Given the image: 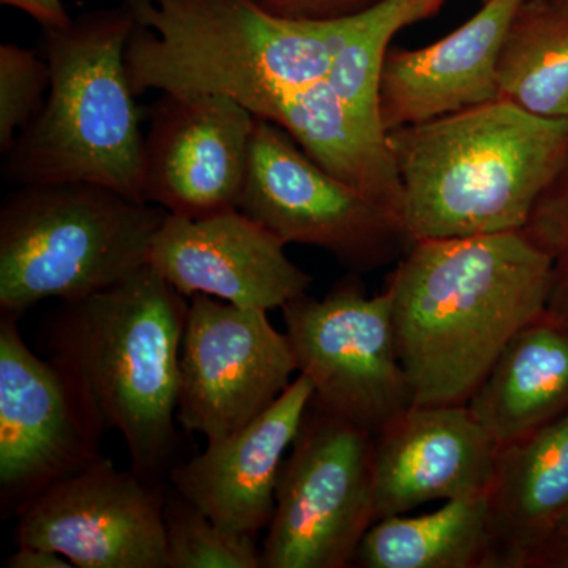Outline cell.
I'll list each match as a JSON object with an SVG mask.
<instances>
[{"label":"cell","instance_id":"obj_14","mask_svg":"<svg viewBox=\"0 0 568 568\" xmlns=\"http://www.w3.org/2000/svg\"><path fill=\"white\" fill-rule=\"evenodd\" d=\"M284 246L241 209L201 219L168 213L153 239L149 265L186 298L204 294L271 312L308 293L313 283Z\"/></svg>","mask_w":568,"mask_h":568},{"label":"cell","instance_id":"obj_8","mask_svg":"<svg viewBox=\"0 0 568 568\" xmlns=\"http://www.w3.org/2000/svg\"><path fill=\"white\" fill-rule=\"evenodd\" d=\"M298 375L313 403L377 435L414 405L396 345L390 295H369L355 275L323 298L308 294L282 308Z\"/></svg>","mask_w":568,"mask_h":568},{"label":"cell","instance_id":"obj_12","mask_svg":"<svg viewBox=\"0 0 568 568\" xmlns=\"http://www.w3.org/2000/svg\"><path fill=\"white\" fill-rule=\"evenodd\" d=\"M164 499L156 481L100 457L29 500L14 541L78 568H166Z\"/></svg>","mask_w":568,"mask_h":568},{"label":"cell","instance_id":"obj_3","mask_svg":"<svg viewBox=\"0 0 568 568\" xmlns=\"http://www.w3.org/2000/svg\"><path fill=\"white\" fill-rule=\"evenodd\" d=\"M190 298L152 265L100 293L62 302L47 327L50 358L121 433L132 469L156 481L178 432L181 349Z\"/></svg>","mask_w":568,"mask_h":568},{"label":"cell","instance_id":"obj_17","mask_svg":"<svg viewBox=\"0 0 568 568\" xmlns=\"http://www.w3.org/2000/svg\"><path fill=\"white\" fill-rule=\"evenodd\" d=\"M525 0H487L465 24L418 50H390L381 73L386 132L497 100L500 44Z\"/></svg>","mask_w":568,"mask_h":568},{"label":"cell","instance_id":"obj_13","mask_svg":"<svg viewBox=\"0 0 568 568\" xmlns=\"http://www.w3.org/2000/svg\"><path fill=\"white\" fill-rule=\"evenodd\" d=\"M254 125L222 93H160L144 134L142 200L185 219L239 209Z\"/></svg>","mask_w":568,"mask_h":568},{"label":"cell","instance_id":"obj_31","mask_svg":"<svg viewBox=\"0 0 568 568\" xmlns=\"http://www.w3.org/2000/svg\"><path fill=\"white\" fill-rule=\"evenodd\" d=\"M567 536H568V514L566 515V518L562 519V523H560L559 528H558V530H556L555 537H552L551 540H555V538L567 537ZM551 540H549V541H551ZM549 541H548V544H549ZM547 545H545V547H547Z\"/></svg>","mask_w":568,"mask_h":568},{"label":"cell","instance_id":"obj_22","mask_svg":"<svg viewBox=\"0 0 568 568\" xmlns=\"http://www.w3.org/2000/svg\"><path fill=\"white\" fill-rule=\"evenodd\" d=\"M497 100L540 118H568V3L525 0L500 44Z\"/></svg>","mask_w":568,"mask_h":568},{"label":"cell","instance_id":"obj_11","mask_svg":"<svg viewBox=\"0 0 568 568\" xmlns=\"http://www.w3.org/2000/svg\"><path fill=\"white\" fill-rule=\"evenodd\" d=\"M18 321H0V500L9 515L102 457L104 433L61 366L32 353Z\"/></svg>","mask_w":568,"mask_h":568},{"label":"cell","instance_id":"obj_33","mask_svg":"<svg viewBox=\"0 0 568 568\" xmlns=\"http://www.w3.org/2000/svg\"><path fill=\"white\" fill-rule=\"evenodd\" d=\"M481 3L487 2V0H480Z\"/></svg>","mask_w":568,"mask_h":568},{"label":"cell","instance_id":"obj_2","mask_svg":"<svg viewBox=\"0 0 568 568\" xmlns=\"http://www.w3.org/2000/svg\"><path fill=\"white\" fill-rule=\"evenodd\" d=\"M410 244L521 231L568 163V118L495 100L387 132Z\"/></svg>","mask_w":568,"mask_h":568},{"label":"cell","instance_id":"obj_28","mask_svg":"<svg viewBox=\"0 0 568 568\" xmlns=\"http://www.w3.org/2000/svg\"><path fill=\"white\" fill-rule=\"evenodd\" d=\"M2 6L11 7L31 17L41 29L67 28L73 18L67 13L62 0H0Z\"/></svg>","mask_w":568,"mask_h":568},{"label":"cell","instance_id":"obj_26","mask_svg":"<svg viewBox=\"0 0 568 568\" xmlns=\"http://www.w3.org/2000/svg\"><path fill=\"white\" fill-rule=\"evenodd\" d=\"M521 231L551 263L548 312L568 323V163L541 194Z\"/></svg>","mask_w":568,"mask_h":568},{"label":"cell","instance_id":"obj_30","mask_svg":"<svg viewBox=\"0 0 568 568\" xmlns=\"http://www.w3.org/2000/svg\"><path fill=\"white\" fill-rule=\"evenodd\" d=\"M528 568H568V536L549 541L534 556Z\"/></svg>","mask_w":568,"mask_h":568},{"label":"cell","instance_id":"obj_6","mask_svg":"<svg viewBox=\"0 0 568 568\" xmlns=\"http://www.w3.org/2000/svg\"><path fill=\"white\" fill-rule=\"evenodd\" d=\"M168 212L93 183L18 186L0 211V315L78 301L149 264Z\"/></svg>","mask_w":568,"mask_h":568},{"label":"cell","instance_id":"obj_18","mask_svg":"<svg viewBox=\"0 0 568 568\" xmlns=\"http://www.w3.org/2000/svg\"><path fill=\"white\" fill-rule=\"evenodd\" d=\"M488 504L497 568H528L568 514V414L499 448Z\"/></svg>","mask_w":568,"mask_h":568},{"label":"cell","instance_id":"obj_1","mask_svg":"<svg viewBox=\"0 0 568 568\" xmlns=\"http://www.w3.org/2000/svg\"><path fill=\"white\" fill-rule=\"evenodd\" d=\"M384 290L414 405H467L510 339L547 312L551 263L523 231L424 239Z\"/></svg>","mask_w":568,"mask_h":568},{"label":"cell","instance_id":"obj_4","mask_svg":"<svg viewBox=\"0 0 568 568\" xmlns=\"http://www.w3.org/2000/svg\"><path fill=\"white\" fill-rule=\"evenodd\" d=\"M136 26L125 51L138 95L222 93L261 119L282 97L328 80L345 18L275 17L250 0H123Z\"/></svg>","mask_w":568,"mask_h":568},{"label":"cell","instance_id":"obj_19","mask_svg":"<svg viewBox=\"0 0 568 568\" xmlns=\"http://www.w3.org/2000/svg\"><path fill=\"white\" fill-rule=\"evenodd\" d=\"M497 450L568 414V323L545 312L523 327L467 402Z\"/></svg>","mask_w":568,"mask_h":568},{"label":"cell","instance_id":"obj_27","mask_svg":"<svg viewBox=\"0 0 568 568\" xmlns=\"http://www.w3.org/2000/svg\"><path fill=\"white\" fill-rule=\"evenodd\" d=\"M275 17L325 21L349 17L368 9L377 0H250Z\"/></svg>","mask_w":568,"mask_h":568},{"label":"cell","instance_id":"obj_7","mask_svg":"<svg viewBox=\"0 0 568 568\" xmlns=\"http://www.w3.org/2000/svg\"><path fill=\"white\" fill-rule=\"evenodd\" d=\"M375 435L310 405L276 485L263 568L354 566L376 523Z\"/></svg>","mask_w":568,"mask_h":568},{"label":"cell","instance_id":"obj_29","mask_svg":"<svg viewBox=\"0 0 568 568\" xmlns=\"http://www.w3.org/2000/svg\"><path fill=\"white\" fill-rule=\"evenodd\" d=\"M9 568H71L73 564L63 558L59 552L40 547H18L9 559H6Z\"/></svg>","mask_w":568,"mask_h":568},{"label":"cell","instance_id":"obj_32","mask_svg":"<svg viewBox=\"0 0 568 568\" xmlns=\"http://www.w3.org/2000/svg\"><path fill=\"white\" fill-rule=\"evenodd\" d=\"M560 2L568 3V0H560Z\"/></svg>","mask_w":568,"mask_h":568},{"label":"cell","instance_id":"obj_25","mask_svg":"<svg viewBox=\"0 0 568 568\" xmlns=\"http://www.w3.org/2000/svg\"><path fill=\"white\" fill-rule=\"evenodd\" d=\"M50 84V67L40 52L0 44V152L9 151L39 114Z\"/></svg>","mask_w":568,"mask_h":568},{"label":"cell","instance_id":"obj_21","mask_svg":"<svg viewBox=\"0 0 568 568\" xmlns=\"http://www.w3.org/2000/svg\"><path fill=\"white\" fill-rule=\"evenodd\" d=\"M362 568H497L488 495L376 521L355 555Z\"/></svg>","mask_w":568,"mask_h":568},{"label":"cell","instance_id":"obj_9","mask_svg":"<svg viewBox=\"0 0 568 568\" xmlns=\"http://www.w3.org/2000/svg\"><path fill=\"white\" fill-rule=\"evenodd\" d=\"M239 209L284 245L316 246L355 274L409 248L395 213L339 181L275 123L256 119Z\"/></svg>","mask_w":568,"mask_h":568},{"label":"cell","instance_id":"obj_20","mask_svg":"<svg viewBox=\"0 0 568 568\" xmlns=\"http://www.w3.org/2000/svg\"><path fill=\"white\" fill-rule=\"evenodd\" d=\"M261 119L290 133L325 171L403 222L402 182L387 133L366 122L328 80L282 97Z\"/></svg>","mask_w":568,"mask_h":568},{"label":"cell","instance_id":"obj_10","mask_svg":"<svg viewBox=\"0 0 568 568\" xmlns=\"http://www.w3.org/2000/svg\"><path fill=\"white\" fill-rule=\"evenodd\" d=\"M297 373L286 334L267 312L196 294L181 349L178 422L207 444L264 414Z\"/></svg>","mask_w":568,"mask_h":568},{"label":"cell","instance_id":"obj_23","mask_svg":"<svg viewBox=\"0 0 568 568\" xmlns=\"http://www.w3.org/2000/svg\"><path fill=\"white\" fill-rule=\"evenodd\" d=\"M444 3L446 0H377L346 17L345 40L336 52L328 82L354 111L383 132L379 84L388 47L403 29L436 17Z\"/></svg>","mask_w":568,"mask_h":568},{"label":"cell","instance_id":"obj_24","mask_svg":"<svg viewBox=\"0 0 568 568\" xmlns=\"http://www.w3.org/2000/svg\"><path fill=\"white\" fill-rule=\"evenodd\" d=\"M166 568H263L257 538L216 525L173 491L164 499Z\"/></svg>","mask_w":568,"mask_h":568},{"label":"cell","instance_id":"obj_15","mask_svg":"<svg viewBox=\"0 0 568 568\" xmlns=\"http://www.w3.org/2000/svg\"><path fill=\"white\" fill-rule=\"evenodd\" d=\"M497 447L466 405H413L375 436V517L487 496Z\"/></svg>","mask_w":568,"mask_h":568},{"label":"cell","instance_id":"obj_16","mask_svg":"<svg viewBox=\"0 0 568 568\" xmlns=\"http://www.w3.org/2000/svg\"><path fill=\"white\" fill-rule=\"evenodd\" d=\"M313 395L315 388L308 377H295L252 424L174 466L170 470L174 491L223 529L257 538L274 517L280 473Z\"/></svg>","mask_w":568,"mask_h":568},{"label":"cell","instance_id":"obj_5","mask_svg":"<svg viewBox=\"0 0 568 568\" xmlns=\"http://www.w3.org/2000/svg\"><path fill=\"white\" fill-rule=\"evenodd\" d=\"M136 20L125 2L89 11L67 28L41 29L50 92L36 119L3 153L17 186L93 183L142 200V148L125 51Z\"/></svg>","mask_w":568,"mask_h":568}]
</instances>
